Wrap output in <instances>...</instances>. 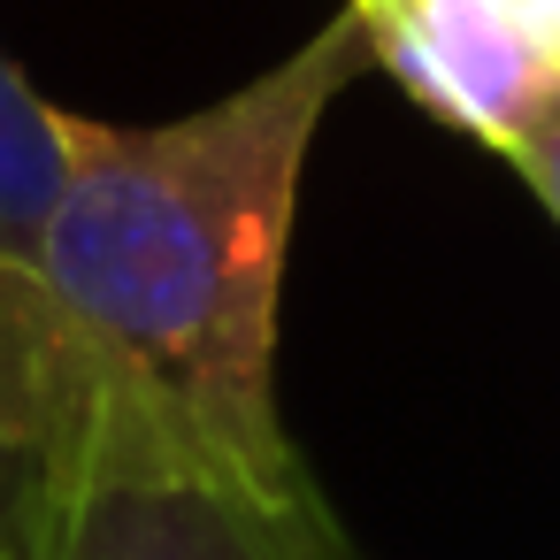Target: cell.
I'll list each match as a JSON object with an SVG mask.
<instances>
[{"label": "cell", "mask_w": 560, "mask_h": 560, "mask_svg": "<svg viewBox=\"0 0 560 560\" xmlns=\"http://www.w3.org/2000/svg\"><path fill=\"white\" fill-rule=\"evenodd\" d=\"M0 560H16V545H9V514H0Z\"/></svg>", "instance_id": "cell-7"}, {"label": "cell", "mask_w": 560, "mask_h": 560, "mask_svg": "<svg viewBox=\"0 0 560 560\" xmlns=\"http://www.w3.org/2000/svg\"><path fill=\"white\" fill-rule=\"evenodd\" d=\"M376 70H392L445 131L514 154L545 93L560 85L552 55L506 0H353Z\"/></svg>", "instance_id": "cell-3"}, {"label": "cell", "mask_w": 560, "mask_h": 560, "mask_svg": "<svg viewBox=\"0 0 560 560\" xmlns=\"http://www.w3.org/2000/svg\"><path fill=\"white\" fill-rule=\"evenodd\" d=\"M55 101L24 85V70L0 55V422L24 399L39 338H47V292H39V246L62 192V131Z\"/></svg>", "instance_id": "cell-4"}, {"label": "cell", "mask_w": 560, "mask_h": 560, "mask_svg": "<svg viewBox=\"0 0 560 560\" xmlns=\"http://www.w3.org/2000/svg\"><path fill=\"white\" fill-rule=\"evenodd\" d=\"M514 170H522V185L545 200V215L560 223V85L545 93V108L529 116V131L514 139V154H506Z\"/></svg>", "instance_id": "cell-5"}, {"label": "cell", "mask_w": 560, "mask_h": 560, "mask_svg": "<svg viewBox=\"0 0 560 560\" xmlns=\"http://www.w3.org/2000/svg\"><path fill=\"white\" fill-rule=\"evenodd\" d=\"M506 9L529 24V39L552 55V70H560V0H506Z\"/></svg>", "instance_id": "cell-6"}, {"label": "cell", "mask_w": 560, "mask_h": 560, "mask_svg": "<svg viewBox=\"0 0 560 560\" xmlns=\"http://www.w3.org/2000/svg\"><path fill=\"white\" fill-rule=\"evenodd\" d=\"M361 70L376 55L346 0L307 47L177 124L55 116L62 192L39 246L47 346L0 430V468L55 399L101 392L284 537L353 560L277 415V292L307 147Z\"/></svg>", "instance_id": "cell-1"}, {"label": "cell", "mask_w": 560, "mask_h": 560, "mask_svg": "<svg viewBox=\"0 0 560 560\" xmlns=\"http://www.w3.org/2000/svg\"><path fill=\"white\" fill-rule=\"evenodd\" d=\"M16 560H330L231 499L147 415L70 392L0 468Z\"/></svg>", "instance_id": "cell-2"}]
</instances>
